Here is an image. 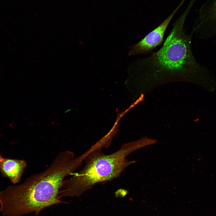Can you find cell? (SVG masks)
Masks as SVG:
<instances>
[{
  "mask_svg": "<svg viewBox=\"0 0 216 216\" xmlns=\"http://www.w3.org/2000/svg\"><path fill=\"white\" fill-rule=\"evenodd\" d=\"M84 160L70 151L60 152L43 172L27 178L22 184L10 186L0 192V204L6 216H20L59 203L58 195L65 177L74 174Z\"/></svg>",
  "mask_w": 216,
  "mask_h": 216,
  "instance_id": "obj_1",
  "label": "cell"
},
{
  "mask_svg": "<svg viewBox=\"0 0 216 216\" xmlns=\"http://www.w3.org/2000/svg\"><path fill=\"white\" fill-rule=\"evenodd\" d=\"M185 19L183 16L174 23L159 50L135 63L134 73L139 84L147 86L173 81L192 82L208 72L193 56L191 47L193 33H186Z\"/></svg>",
  "mask_w": 216,
  "mask_h": 216,
  "instance_id": "obj_2",
  "label": "cell"
},
{
  "mask_svg": "<svg viewBox=\"0 0 216 216\" xmlns=\"http://www.w3.org/2000/svg\"><path fill=\"white\" fill-rule=\"evenodd\" d=\"M147 145L146 140L142 138L124 143L118 151L106 155L102 152L101 148L105 147L99 140L87 150L84 167L63 181L59 198L79 196L94 185L118 177L125 168L136 162L128 160V155Z\"/></svg>",
  "mask_w": 216,
  "mask_h": 216,
  "instance_id": "obj_3",
  "label": "cell"
},
{
  "mask_svg": "<svg viewBox=\"0 0 216 216\" xmlns=\"http://www.w3.org/2000/svg\"><path fill=\"white\" fill-rule=\"evenodd\" d=\"M178 7L157 27L137 43L131 46L129 55L146 54L151 52L162 42L166 31L175 14L181 6Z\"/></svg>",
  "mask_w": 216,
  "mask_h": 216,
  "instance_id": "obj_4",
  "label": "cell"
},
{
  "mask_svg": "<svg viewBox=\"0 0 216 216\" xmlns=\"http://www.w3.org/2000/svg\"><path fill=\"white\" fill-rule=\"evenodd\" d=\"M193 29L203 38L216 34V0H209L202 6Z\"/></svg>",
  "mask_w": 216,
  "mask_h": 216,
  "instance_id": "obj_5",
  "label": "cell"
},
{
  "mask_svg": "<svg viewBox=\"0 0 216 216\" xmlns=\"http://www.w3.org/2000/svg\"><path fill=\"white\" fill-rule=\"evenodd\" d=\"M26 166L24 160L4 158L0 163V171L4 177L15 184L20 182Z\"/></svg>",
  "mask_w": 216,
  "mask_h": 216,
  "instance_id": "obj_6",
  "label": "cell"
},
{
  "mask_svg": "<svg viewBox=\"0 0 216 216\" xmlns=\"http://www.w3.org/2000/svg\"><path fill=\"white\" fill-rule=\"evenodd\" d=\"M4 158H3L0 154V163L3 160Z\"/></svg>",
  "mask_w": 216,
  "mask_h": 216,
  "instance_id": "obj_7",
  "label": "cell"
}]
</instances>
